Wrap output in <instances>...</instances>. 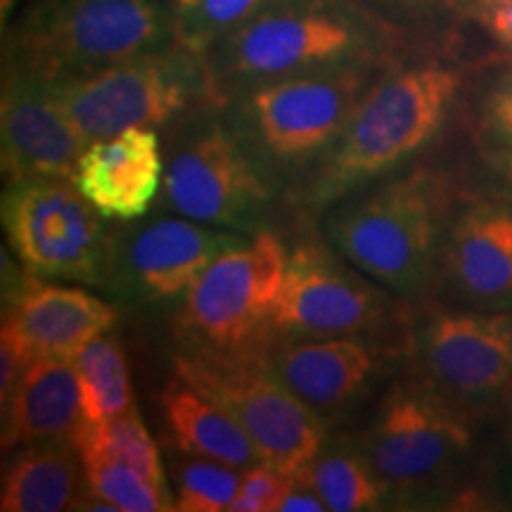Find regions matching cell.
Segmentation results:
<instances>
[{
    "label": "cell",
    "instance_id": "8d00e7d4",
    "mask_svg": "<svg viewBox=\"0 0 512 512\" xmlns=\"http://www.w3.org/2000/svg\"><path fill=\"white\" fill-rule=\"evenodd\" d=\"M174 3H176V10H185V8H190L195 0H174Z\"/></svg>",
    "mask_w": 512,
    "mask_h": 512
},
{
    "label": "cell",
    "instance_id": "4fadbf2b",
    "mask_svg": "<svg viewBox=\"0 0 512 512\" xmlns=\"http://www.w3.org/2000/svg\"><path fill=\"white\" fill-rule=\"evenodd\" d=\"M249 235L185 216H155L112 228L110 266L102 292L131 309L183 302L216 256Z\"/></svg>",
    "mask_w": 512,
    "mask_h": 512
},
{
    "label": "cell",
    "instance_id": "2e32d148",
    "mask_svg": "<svg viewBox=\"0 0 512 512\" xmlns=\"http://www.w3.org/2000/svg\"><path fill=\"white\" fill-rule=\"evenodd\" d=\"M437 278L467 309L512 311V202L479 200L458 211Z\"/></svg>",
    "mask_w": 512,
    "mask_h": 512
},
{
    "label": "cell",
    "instance_id": "f1b7e54d",
    "mask_svg": "<svg viewBox=\"0 0 512 512\" xmlns=\"http://www.w3.org/2000/svg\"><path fill=\"white\" fill-rule=\"evenodd\" d=\"M479 124L489 152L512 150V72L505 74L486 95Z\"/></svg>",
    "mask_w": 512,
    "mask_h": 512
},
{
    "label": "cell",
    "instance_id": "603a6c76",
    "mask_svg": "<svg viewBox=\"0 0 512 512\" xmlns=\"http://www.w3.org/2000/svg\"><path fill=\"white\" fill-rule=\"evenodd\" d=\"M72 363L81 382V425L98 427L136 411L124 349L112 332L91 339Z\"/></svg>",
    "mask_w": 512,
    "mask_h": 512
},
{
    "label": "cell",
    "instance_id": "7402d4cb",
    "mask_svg": "<svg viewBox=\"0 0 512 512\" xmlns=\"http://www.w3.org/2000/svg\"><path fill=\"white\" fill-rule=\"evenodd\" d=\"M162 411L169 437L183 456L209 458L235 470L261 463L254 441L240 422L181 377L174 375L164 387Z\"/></svg>",
    "mask_w": 512,
    "mask_h": 512
},
{
    "label": "cell",
    "instance_id": "52a82bcc",
    "mask_svg": "<svg viewBox=\"0 0 512 512\" xmlns=\"http://www.w3.org/2000/svg\"><path fill=\"white\" fill-rule=\"evenodd\" d=\"M50 88L86 143L126 128L171 126L202 107L219 105L204 55L181 43L102 72L50 81Z\"/></svg>",
    "mask_w": 512,
    "mask_h": 512
},
{
    "label": "cell",
    "instance_id": "8992f818",
    "mask_svg": "<svg viewBox=\"0 0 512 512\" xmlns=\"http://www.w3.org/2000/svg\"><path fill=\"white\" fill-rule=\"evenodd\" d=\"M164 162L166 209L242 235L271 230L283 195L247 155L219 105L181 119Z\"/></svg>",
    "mask_w": 512,
    "mask_h": 512
},
{
    "label": "cell",
    "instance_id": "484cf974",
    "mask_svg": "<svg viewBox=\"0 0 512 512\" xmlns=\"http://www.w3.org/2000/svg\"><path fill=\"white\" fill-rule=\"evenodd\" d=\"M176 510L181 512H228L240 494L242 470L209 458L185 456L176 467Z\"/></svg>",
    "mask_w": 512,
    "mask_h": 512
},
{
    "label": "cell",
    "instance_id": "1f68e13d",
    "mask_svg": "<svg viewBox=\"0 0 512 512\" xmlns=\"http://www.w3.org/2000/svg\"><path fill=\"white\" fill-rule=\"evenodd\" d=\"M477 17L512 53V0H477Z\"/></svg>",
    "mask_w": 512,
    "mask_h": 512
},
{
    "label": "cell",
    "instance_id": "6da1fadb",
    "mask_svg": "<svg viewBox=\"0 0 512 512\" xmlns=\"http://www.w3.org/2000/svg\"><path fill=\"white\" fill-rule=\"evenodd\" d=\"M382 64L347 62L228 95L219 110L280 195L294 200L347 131Z\"/></svg>",
    "mask_w": 512,
    "mask_h": 512
},
{
    "label": "cell",
    "instance_id": "277c9868",
    "mask_svg": "<svg viewBox=\"0 0 512 512\" xmlns=\"http://www.w3.org/2000/svg\"><path fill=\"white\" fill-rule=\"evenodd\" d=\"M460 83V72L434 62L382 74L335 150L292 202L311 214H323L342 197L380 181L437 136Z\"/></svg>",
    "mask_w": 512,
    "mask_h": 512
},
{
    "label": "cell",
    "instance_id": "3957f363",
    "mask_svg": "<svg viewBox=\"0 0 512 512\" xmlns=\"http://www.w3.org/2000/svg\"><path fill=\"white\" fill-rule=\"evenodd\" d=\"M453 192L434 169L370 183L323 211V238L356 268L411 299L439 273L441 249L451 228Z\"/></svg>",
    "mask_w": 512,
    "mask_h": 512
},
{
    "label": "cell",
    "instance_id": "30bf717a",
    "mask_svg": "<svg viewBox=\"0 0 512 512\" xmlns=\"http://www.w3.org/2000/svg\"><path fill=\"white\" fill-rule=\"evenodd\" d=\"M0 214L12 254L29 273L105 287L114 226L72 178L8 181Z\"/></svg>",
    "mask_w": 512,
    "mask_h": 512
},
{
    "label": "cell",
    "instance_id": "f546056e",
    "mask_svg": "<svg viewBox=\"0 0 512 512\" xmlns=\"http://www.w3.org/2000/svg\"><path fill=\"white\" fill-rule=\"evenodd\" d=\"M36 361L34 349L17 328V323L3 313V328H0V401H5L22 380V375Z\"/></svg>",
    "mask_w": 512,
    "mask_h": 512
},
{
    "label": "cell",
    "instance_id": "9a60e30c",
    "mask_svg": "<svg viewBox=\"0 0 512 512\" xmlns=\"http://www.w3.org/2000/svg\"><path fill=\"white\" fill-rule=\"evenodd\" d=\"M86 140L55 100L50 81L3 64L0 159L3 178H72Z\"/></svg>",
    "mask_w": 512,
    "mask_h": 512
},
{
    "label": "cell",
    "instance_id": "ba28073f",
    "mask_svg": "<svg viewBox=\"0 0 512 512\" xmlns=\"http://www.w3.org/2000/svg\"><path fill=\"white\" fill-rule=\"evenodd\" d=\"M287 247L273 230L226 249L192 283L174 320L181 349L261 354L283 287Z\"/></svg>",
    "mask_w": 512,
    "mask_h": 512
},
{
    "label": "cell",
    "instance_id": "4316f807",
    "mask_svg": "<svg viewBox=\"0 0 512 512\" xmlns=\"http://www.w3.org/2000/svg\"><path fill=\"white\" fill-rule=\"evenodd\" d=\"M86 491L117 505L119 512H166L176 510V501L159 491L133 467L114 463L107 458H86Z\"/></svg>",
    "mask_w": 512,
    "mask_h": 512
},
{
    "label": "cell",
    "instance_id": "cb8c5ba5",
    "mask_svg": "<svg viewBox=\"0 0 512 512\" xmlns=\"http://www.w3.org/2000/svg\"><path fill=\"white\" fill-rule=\"evenodd\" d=\"M299 475L318 491L325 508L332 512L377 510L382 503H389L387 491L361 446H337L330 451L323 446Z\"/></svg>",
    "mask_w": 512,
    "mask_h": 512
},
{
    "label": "cell",
    "instance_id": "d590c367",
    "mask_svg": "<svg viewBox=\"0 0 512 512\" xmlns=\"http://www.w3.org/2000/svg\"><path fill=\"white\" fill-rule=\"evenodd\" d=\"M505 501H508V505L512 508V475L505 479Z\"/></svg>",
    "mask_w": 512,
    "mask_h": 512
},
{
    "label": "cell",
    "instance_id": "5bb4252c",
    "mask_svg": "<svg viewBox=\"0 0 512 512\" xmlns=\"http://www.w3.org/2000/svg\"><path fill=\"white\" fill-rule=\"evenodd\" d=\"M420 382L456 406L512 387V311H427L411 332Z\"/></svg>",
    "mask_w": 512,
    "mask_h": 512
},
{
    "label": "cell",
    "instance_id": "8fae6325",
    "mask_svg": "<svg viewBox=\"0 0 512 512\" xmlns=\"http://www.w3.org/2000/svg\"><path fill=\"white\" fill-rule=\"evenodd\" d=\"M396 311L399 297L351 264L328 240H302L287 252L271 342L363 337L392 323Z\"/></svg>",
    "mask_w": 512,
    "mask_h": 512
},
{
    "label": "cell",
    "instance_id": "e575fe53",
    "mask_svg": "<svg viewBox=\"0 0 512 512\" xmlns=\"http://www.w3.org/2000/svg\"><path fill=\"white\" fill-rule=\"evenodd\" d=\"M228 512H266V508L259 501H256V498L238 494V496H235V501L230 503Z\"/></svg>",
    "mask_w": 512,
    "mask_h": 512
},
{
    "label": "cell",
    "instance_id": "d4e9b609",
    "mask_svg": "<svg viewBox=\"0 0 512 512\" xmlns=\"http://www.w3.org/2000/svg\"><path fill=\"white\" fill-rule=\"evenodd\" d=\"M76 444H79L83 460L107 458L114 460V463L128 465L145 479H150L159 491L169 494L157 444L147 432L138 411L119 415V418L98 427L81 425L79 432H76Z\"/></svg>",
    "mask_w": 512,
    "mask_h": 512
},
{
    "label": "cell",
    "instance_id": "74e56055",
    "mask_svg": "<svg viewBox=\"0 0 512 512\" xmlns=\"http://www.w3.org/2000/svg\"><path fill=\"white\" fill-rule=\"evenodd\" d=\"M387 3H430V0H387Z\"/></svg>",
    "mask_w": 512,
    "mask_h": 512
},
{
    "label": "cell",
    "instance_id": "ffe728a7",
    "mask_svg": "<svg viewBox=\"0 0 512 512\" xmlns=\"http://www.w3.org/2000/svg\"><path fill=\"white\" fill-rule=\"evenodd\" d=\"M83 422L81 382L74 363L36 358L3 401V451L76 437Z\"/></svg>",
    "mask_w": 512,
    "mask_h": 512
},
{
    "label": "cell",
    "instance_id": "d6a6232c",
    "mask_svg": "<svg viewBox=\"0 0 512 512\" xmlns=\"http://www.w3.org/2000/svg\"><path fill=\"white\" fill-rule=\"evenodd\" d=\"M323 498L318 496V491L306 482V479L294 472L292 475V486L287 491L283 501L278 505V512H325Z\"/></svg>",
    "mask_w": 512,
    "mask_h": 512
},
{
    "label": "cell",
    "instance_id": "83f0119b",
    "mask_svg": "<svg viewBox=\"0 0 512 512\" xmlns=\"http://www.w3.org/2000/svg\"><path fill=\"white\" fill-rule=\"evenodd\" d=\"M268 0H195L178 10L176 38L185 48L204 55L223 36L245 24Z\"/></svg>",
    "mask_w": 512,
    "mask_h": 512
},
{
    "label": "cell",
    "instance_id": "5b68a950",
    "mask_svg": "<svg viewBox=\"0 0 512 512\" xmlns=\"http://www.w3.org/2000/svg\"><path fill=\"white\" fill-rule=\"evenodd\" d=\"M166 0H31L5 27L3 64L48 81L88 76L178 43Z\"/></svg>",
    "mask_w": 512,
    "mask_h": 512
},
{
    "label": "cell",
    "instance_id": "44dd1931",
    "mask_svg": "<svg viewBox=\"0 0 512 512\" xmlns=\"http://www.w3.org/2000/svg\"><path fill=\"white\" fill-rule=\"evenodd\" d=\"M86 484L76 437L19 446L12 453L0 489L3 512L72 510Z\"/></svg>",
    "mask_w": 512,
    "mask_h": 512
},
{
    "label": "cell",
    "instance_id": "e0dca14e",
    "mask_svg": "<svg viewBox=\"0 0 512 512\" xmlns=\"http://www.w3.org/2000/svg\"><path fill=\"white\" fill-rule=\"evenodd\" d=\"M259 361L320 418L349 411L377 370L375 349L361 337L271 342Z\"/></svg>",
    "mask_w": 512,
    "mask_h": 512
},
{
    "label": "cell",
    "instance_id": "836d02e7",
    "mask_svg": "<svg viewBox=\"0 0 512 512\" xmlns=\"http://www.w3.org/2000/svg\"><path fill=\"white\" fill-rule=\"evenodd\" d=\"M489 162L494 164L498 181H501L505 195L512 202V150H498L489 152Z\"/></svg>",
    "mask_w": 512,
    "mask_h": 512
},
{
    "label": "cell",
    "instance_id": "9c48e42d",
    "mask_svg": "<svg viewBox=\"0 0 512 512\" xmlns=\"http://www.w3.org/2000/svg\"><path fill=\"white\" fill-rule=\"evenodd\" d=\"M174 375L233 415L259 460L294 475L325 446V420L264 368L256 354L178 349Z\"/></svg>",
    "mask_w": 512,
    "mask_h": 512
},
{
    "label": "cell",
    "instance_id": "f35d334b",
    "mask_svg": "<svg viewBox=\"0 0 512 512\" xmlns=\"http://www.w3.org/2000/svg\"><path fill=\"white\" fill-rule=\"evenodd\" d=\"M510 399H512V387H510Z\"/></svg>",
    "mask_w": 512,
    "mask_h": 512
},
{
    "label": "cell",
    "instance_id": "d6986e66",
    "mask_svg": "<svg viewBox=\"0 0 512 512\" xmlns=\"http://www.w3.org/2000/svg\"><path fill=\"white\" fill-rule=\"evenodd\" d=\"M3 313L15 320L36 358L72 363L91 339L114 328L119 306L83 287L55 285L27 271L17 297Z\"/></svg>",
    "mask_w": 512,
    "mask_h": 512
},
{
    "label": "cell",
    "instance_id": "7c38bea8",
    "mask_svg": "<svg viewBox=\"0 0 512 512\" xmlns=\"http://www.w3.org/2000/svg\"><path fill=\"white\" fill-rule=\"evenodd\" d=\"M358 446L387 501H408L470 451L472 427L460 406L418 380L384 396Z\"/></svg>",
    "mask_w": 512,
    "mask_h": 512
},
{
    "label": "cell",
    "instance_id": "ac0fdd59",
    "mask_svg": "<svg viewBox=\"0 0 512 512\" xmlns=\"http://www.w3.org/2000/svg\"><path fill=\"white\" fill-rule=\"evenodd\" d=\"M164 152L155 128H126L93 140L76 162L81 195L112 223L143 219L164 185Z\"/></svg>",
    "mask_w": 512,
    "mask_h": 512
},
{
    "label": "cell",
    "instance_id": "4dcf8cb0",
    "mask_svg": "<svg viewBox=\"0 0 512 512\" xmlns=\"http://www.w3.org/2000/svg\"><path fill=\"white\" fill-rule=\"evenodd\" d=\"M292 486V475L275 470L273 465L256 463L247 470H242L240 494L252 496L264 505L266 512H278V505L283 501Z\"/></svg>",
    "mask_w": 512,
    "mask_h": 512
},
{
    "label": "cell",
    "instance_id": "7a4b0ae2",
    "mask_svg": "<svg viewBox=\"0 0 512 512\" xmlns=\"http://www.w3.org/2000/svg\"><path fill=\"white\" fill-rule=\"evenodd\" d=\"M392 53V31L354 0H268L207 53L216 102L283 76Z\"/></svg>",
    "mask_w": 512,
    "mask_h": 512
}]
</instances>
